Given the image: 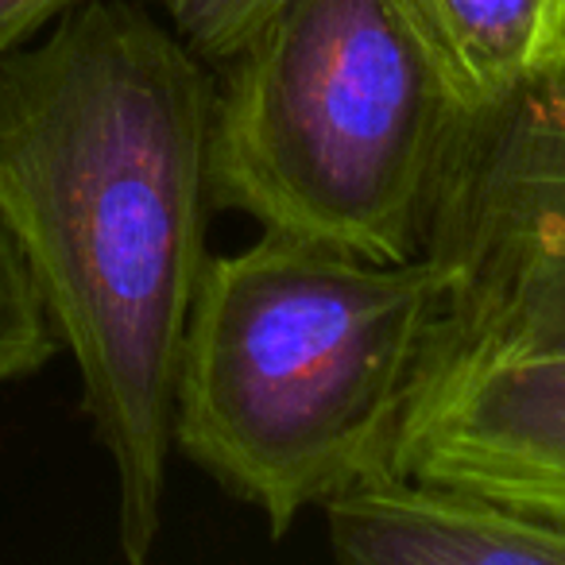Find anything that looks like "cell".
<instances>
[{
    "mask_svg": "<svg viewBox=\"0 0 565 565\" xmlns=\"http://www.w3.org/2000/svg\"><path fill=\"white\" fill-rule=\"evenodd\" d=\"M221 66L217 210L372 259L426 248L465 117L395 0H279Z\"/></svg>",
    "mask_w": 565,
    "mask_h": 565,
    "instance_id": "cell-3",
    "label": "cell"
},
{
    "mask_svg": "<svg viewBox=\"0 0 565 565\" xmlns=\"http://www.w3.org/2000/svg\"><path fill=\"white\" fill-rule=\"evenodd\" d=\"M446 291L430 252L372 259L279 228L210 256L174 380V449L282 539L392 469Z\"/></svg>",
    "mask_w": 565,
    "mask_h": 565,
    "instance_id": "cell-2",
    "label": "cell"
},
{
    "mask_svg": "<svg viewBox=\"0 0 565 565\" xmlns=\"http://www.w3.org/2000/svg\"><path fill=\"white\" fill-rule=\"evenodd\" d=\"M345 565H565V526L484 492L384 469L322 503Z\"/></svg>",
    "mask_w": 565,
    "mask_h": 565,
    "instance_id": "cell-5",
    "label": "cell"
},
{
    "mask_svg": "<svg viewBox=\"0 0 565 565\" xmlns=\"http://www.w3.org/2000/svg\"><path fill=\"white\" fill-rule=\"evenodd\" d=\"M423 252L449 267L446 330H565V63L461 120Z\"/></svg>",
    "mask_w": 565,
    "mask_h": 565,
    "instance_id": "cell-4",
    "label": "cell"
},
{
    "mask_svg": "<svg viewBox=\"0 0 565 565\" xmlns=\"http://www.w3.org/2000/svg\"><path fill=\"white\" fill-rule=\"evenodd\" d=\"M213 66L148 0H82L0 58V205L117 480V546L163 534L174 380L210 264Z\"/></svg>",
    "mask_w": 565,
    "mask_h": 565,
    "instance_id": "cell-1",
    "label": "cell"
},
{
    "mask_svg": "<svg viewBox=\"0 0 565 565\" xmlns=\"http://www.w3.org/2000/svg\"><path fill=\"white\" fill-rule=\"evenodd\" d=\"M78 4L82 0H0V58L28 47L35 35H43Z\"/></svg>",
    "mask_w": 565,
    "mask_h": 565,
    "instance_id": "cell-9",
    "label": "cell"
},
{
    "mask_svg": "<svg viewBox=\"0 0 565 565\" xmlns=\"http://www.w3.org/2000/svg\"><path fill=\"white\" fill-rule=\"evenodd\" d=\"M461 117L511 102L565 63V0H395Z\"/></svg>",
    "mask_w": 565,
    "mask_h": 565,
    "instance_id": "cell-6",
    "label": "cell"
},
{
    "mask_svg": "<svg viewBox=\"0 0 565 565\" xmlns=\"http://www.w3.org/2000/svg\"><path fill=\"white\" fill-rule=\"evenodd\" d=\"M148 4L205 63L221 66L279 0H148Z\"/></svg>",
    "mask_w": 565,
    "mask_h": 565,
    "instance_id": "cell-8",
    "label": "cell"
},
{
    "mask_svg": "<svg viewBox=\"0 0 565 565\" xmlns=\"http://www.w3.org/2000/svg\"><path fill=\"white\" fill-rule=\"evenodd\" d=\"M63 353L32 267L9 213L0 205V387L32 380Z\"/></svg>",
    "mask_w": 565,
    "mask_h": 565,
    "instance_id": "cell-7",
    "label": "cell"
}]
</instances>
